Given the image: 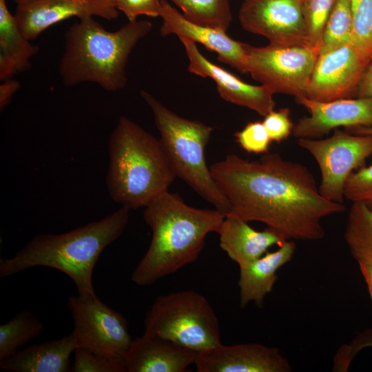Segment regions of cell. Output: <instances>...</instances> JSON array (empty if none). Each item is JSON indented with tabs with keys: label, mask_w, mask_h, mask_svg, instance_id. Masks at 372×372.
<instances>
[{
	"label": "cell",
	"mask_w": 372,
	"mask_h": 372,
	"mask_svg": "<svg viewBox=\"0 0 372 372\" xmlns=\"http://www.w3.org/2000/svg\"><path fill=\"white\" fill-rule=\"evenodd\" d=\"M197 355L169 340L144 333L132 340L125 358L126 372H184Z\"/></svg>",
	"instance_id": "cell-18"
},
{
	"label": "cell",
	"mask_w": 372,
	"mask_h": 372,
	"mask_svg": "<svg viewBox=\"0 0 372 372\" xmlns=\"http://www.w3.org/2000/svg\"><path fill=\"white\" fill-rule=\"evenodd\" d=\"M344 196L352 203H363L372 208V163L350 174L344 185Z\"/></svg>",
	"instance_id": "cell-30"
},
{
	"label": "cell",
	"mask_w": 372,
	"mask_h": 372,
	"mask_svg": "<svg viewBox=\"0 0 372 372\" xmlns=\"http://www.w3.org/2000/svg\"><path fill=\"white\" fill-rule=\"evenodd\" d=\"M262 123L271 141L276 143L287 139L292 134L294 127L290 118V111L286 107L272 110L264 116Z\"/></svg>",
	"instance_id": "cell-33"
},
{
	"label": "cell",
	"mask_w": 372,
	"mask_h": 372,
	"mask_svg": "<svg viewBox=\"0 0 372 372\" xmlns=\"http://www.w3.org/2000/svg\"><path fill=\"white\" fill-rule=\"evenodd\" d=\"M43 324L31 311L23 309L0 325V362L14 355L18 349L37 337Z\"/></svg>",
	"instance_id": "cell-23"
},
{
	"label": "cell",
	"mask_w": 372,
	"mask_h": 372,
	"mask_svg": "<svg viewBox=\"0 0 372 372\" xmlns=\"http://www.w3.org/2000/svg\"><path fill=\"white\" fill-rule=\"evenodd\" d=\"M235 136L240 146L249 153L265 154L271 142L262 121L247 123Z\"/></svg>",
	"instance_id": "cell-31"
},
{
	"label": "cell",
	"mask_w": 372,
	"mask_h": 372,
	"mask_svg": "<svg viewBox=\"0 0 372 372\" xmlns=\"http://www.w3.org/2000/svg\"><path fill=\"white\" fill-rule=\"evenodd\" d=\"M87 16L112 20L118 16V10L114 0H35L17 5L14 14L20 30L29 40L61 21Z\"/></svg>",
	"instance_id": "cell-16"
},
{
	"label": "cell",
	"mask_w": 372,
	"mask_h": 372,
	"mask_svg": "<svg viewBox=\"0 0 372 372\" xmlns=\"http://www.w3.org/2000/svg\"><path fill=\"white\" fill-rule=\"evenodd\" d=\"M77 347L125 362L132 340L125 318L105 304L96 295L78 294L68 298Z\"/></svg>",
	"instance_id": "cell-10"
},
{
	"label": "cell",
	"mask_w": 372,
	"mask_h": 372,
	"mask_svg": "<svg viewBox=\"0 0 372 372\" xmlns=\"http://www.w3.org/2000/svg\"><path fill=\"white\" fill-rule=\"evenodd\" d=\"M19 83L14 80L7 79L0 85V108L1 110L9 103L12 95L19 88Z\"/></svg>",
	"instance_id": "cell-37"
},
{
	"label": "cell",
	"mask_w": 372,
	"mask_h": 372,
	"mask_svg": "<svg viewBox=\"0 0 372 372\" xmlns=\"http://www.w3.org/2000/svg\"><path fill=\"white\" fill-rule=\"evenodd\" d=\"M144 333L198 353L221 343L218 319L207 299L193 290L158 296L145 313Z\"/></svg>",
	"instance_id": "cell-7"
},
{
	"label": "cell",
	"mask_w": 372,
	"mask_h": 372,
	"mask_svg": "<svg viewBox=\"0 0 372 372\" xmlns=\"http://www.w3.org/2000/svg\"><path fill=\"white\" fill-rule=\"evenodd\" d=\"M243 1H246V0H243Z\"/></svg>",
	"instance_id": "cell-40"
},
{
	"label": "cell",
	"mask_w": 372,
	"mask_h": 372,
	"mask_svg": "<svg viewBox=\"0 0 372 372\" xmlns=\"http://www.w3.org/2000/svg\"><path fill=\"white\" fill-rule=\"evenodd\" d=\"M141 96L153 113L159 141L176 176L226 216L229 203L213 178L205 157L213 127L178 116L146 91L141 90Z\"/></svg>",
	"instance_id": "cell-6"
},
{
	"label": "cell",
	"mask_w": 372,
	"mask_h": 372,
	"mask_svg": "<svg viewBox=\"0 0 372 372\" xmlns=\"http://www.w3.org/2000/svg\"><path fill=\"white\" fill-rule=\"evenodd\" d=\"M130 209L121 206L105 218L61 234H40L12 257L0 259V277L35 267L55 269L70 277L78 294L96 296L94 267L102 251L118 238L129 222Z\"/></svg>",
	"instance_id": "cell-3"
},
{
	"label": "cell",
	"mask_w": 372,
	"mask_h": 372,
	"mask_svg": "<svg viewBox=\"0 0 372 372\" xmlns=\"http://www.w3.org/2000/svg\"><path fill=\"white\" fill-rule=\"evenodd\" d=\"M114 3L130 21L136 20L139 16H160L161 0H115Z\"/></svg>",
	"instance_id": "cell-34"
},
{
	"label": "cell",
	"mask_w": 372,
	"mask_h": 372,
	"mask_svg": "<svg viewBox=\"0 0 372 372\" xmlns=\"http://www.w3.org/2000/svg\"><path fill=\"white\" fill-rule=\"evenodd\" d=\"M115 1V0H114Z\"/></svg>",
	"instance_id": "cell-41"
},
{
	"label": "cell",
	"mask_w": 372,
	"mask_h": 372,
	"mask_svg": "<svg viewBox=\"0 0 372 372\" xmlns=\"http://www.w3.org/2000/svg\"><path fill=\"white\" fill-rule=\"evenodd\" d=\"M356 97L372 98V53L358 83Z\"/></svg>",
	"instance_id": "cell-36"
},
{
	"label": "cell",
	"mask_w": 372,
	"mask_h": 372,
	"mask_svg": "<svg viewBox=\"0 0 372 372\" xmlns=\"http://www.w3.org/2000/svg\"><path fill=\"white\" fill-rule=\"evenodd\" d=\"M143 217L152 239L131 279L146 287L196 261L206 236L217 233L225 216L216 209L191 207L168 190L144 207Z\"/></svg>",
	"instance_id": "cell-2"
},
{
	"label": "cell",
	"mask_w": 372,
	"mask_h": 372,
	"mask_svg": "<svg viewBox=\"0 0 372 372\" xmlns=\"http://www.w3.org/2000/svg\"><path fill=\"white\" fill-rule=\"evenodd\" d=\"M371 54L351 42L320 53L304 96L318 101L355 98Z\"/></svg>",
	"instance_id": "cell-12"
},
{
	"label": "cell",
	"mask_w": 372,
	"mask_h": 372,
	"mask_svg": "<svg viewBox=\"0 0 372 372\" xmlns=\"http://www.w3.org/2000/svg\"><path fill=\"white\" fill-rule=\"evenodd\" d=\"M351 43L368 54L372 53V0H351Z\"/></svg>",
	"instance_id": "cell-27"
},
{
	"label": "cell",
	"mask_w": 372,
	"mask_h": 372,
	"mask_svg": "<svg viewBox=\"0 0 372 372\" xmlns=\"http://www.w3.org/2000/svg\"><path fill=\"white\" fill-rule=\"evenodd\" d=\"M107 147L108 193L130 210L145 207L176 178L159 139L125 116L118 119Z\"/></svg>",
	"instance_id": "cell-5"
},
{
	"label": "cell",
	"mask_w": 372,
	"mask_h": 372,
	"mask_svg": "<svg viewBox=\"0 0 372 372\" xmlns=\"http://www.w3.org/2000/svg\"><path fill=\"white\" fill-rule=\"evenodd\" d=\"M298 144L314 158L320 170L319 191L325 198L344 203V189L350 174L365 165L372 155V135L335 129L325 138H301Z\"/></svg>",
	"instance_id": "cell-9"
},
{
	"label": "cell",
	"mask_w": 372,
	"mask_h": 372,
	"mask_svg": "<svg viewBox=\"0 0 372 372\" xmlns=\"http://www.w3.org/2000/svg\"><path fill=\"white\" fill-rule=\"evenodd\" d=\"M77 347L74 335L32 344L0 362V369L12 372L70 371V357Z\"/></svg>",
	"instance_id": "cell-21"
},
{
	"label": "cell",
	"mask_w": 372,
	"mask_h": 372,
	"mask_svg": "<svg viewBox=\"0 0 372 372\" xmlns=\"http://www.w3.org/2000/svg\"><path fill=\"white\" fill-rule=\"evenodd\" d=\"M296 247L293 240H286L276 251H267L259 258L239 266L238 285L241 308L251 302L258 307L263 306L265 297L271 292L278 279L277 271L291 260Z\"/></svg>",
	"instance_id": "cell-20"
},
{
	"label": "cell",
	"mask_w": 372,
	"mask_h": 372,
	"mask_svg": "<svg viewBox=\"0 0 372 372\" xmlns=\"http://www.w3.org/2000/svg\"><path fill=\"white\" fill-rule=\"evenodd\" d=\"M344 236L352 256L363 252L372 254V208L353 203Z\"/></svg>",
	"instance_id": "cell-25"
},
{
	"label": "cell",
	"mask_w": 372,
	"mask_h": 372,
	"mask_svg": "<svg viewBox=\"0 0 372 372\" xmlns=\"http://www.w3.org/2000/svg\"><path fill=\"white\" fill-rule=\"evenodd\" d=\"M337 0H302V9L310 45L319 48L328 17Z\"/></svg>",
	"instance_id": "cell-28"
},
{
	"label": "cell",
	"mask_w": 372,
	"mask_h": 372,
	"mask_svg": "<svg viewBox=\"0 0 372 372\" xmlns=\"http://www.w3.org/2000/svg\"><path fill=\"white\" fill-rule=\"evenodd\" d=\"M20 30L14 15L8 10L6 0H0V78L9 79L17 72L30 66L37 47L30 43Z\"/></svg>",
	"instance_id": "cell-22"
},
{
	"label": "cell",
	"mask_w": 372,
	"mask_h": 372,
	"mask_svg": "<svg viewBox=\"0 0 372 372\" xmlns=\"http://www.w3.org/2000/svg\"><path fill=\"white\" fill-rule=\"evenodd\" d=\"M247 73L273 94L305 96L319 48L310 45L255 47L244 43Z\"/></svg>",
	"instance_id": "cell-8"
},
{
	"label": "cell",
	"mask_w": 372,
	"mask_h": 372,
	"mask_svg": "<svg viewBox=\"0 0 372 372\" xmlns=\"http://www.w3.org/2000/svg\"><path fill=\"white\" fill-rule=\"evenodd\" d=\"M358 263L360 271L367 285L369 293L372 300V254L359 253L353 256Z\"/></svg>",
	"instance_id": "cell-35"
},
{
	"label": "cell",
	"mask_w": 372,
	"mask_h": 372,
	"mask_svg": "<svg viewBox=\"0 0 372 372\" xmlns=\"http://www.w3.org/2000/svg\"><path fill=\"white\" fill-rule=\"evenodd\" d=\"M14 1L17 3V5H19V4H23V3L31 2L35 0H14Z\"/></svg>",
	"instance_id": "cell-39"
},
{
	"label": "cell",
	"mask_w": 372,
	"mask_h": 372,
	"mask_svg": "<svg viewBox=\"0 0 372 372\" xmlns=\"http://www.w3.org/2000/svg\"><path fill=\"white\" fill-rule=\"evenodd\" d=\"M189 21L227 31L232 21L229 0H169Z\"/></svg>",
	"instance_id": "cell-24"
},
{
	"label": "cell",
	"mask_w": 372,
	"mask_h": 372,
	"mask_svg": "<svg viewBox=\"0 0 372 372\" xmlns=\"http://www.w3.org/2000/svg\"><path fill=\"white\" fill-rule=\"evenodd\" d=\"M352 30L351 0H337L327 21L319 54L351 43Z\"/></svg>",
	"instance_id": "cell-26"
},
{
	"label": "cell",
	"mask_w": 372,
	"mask_h": 372,
	"mask_svg": "<svg viewBox=\"0 0 372 372\" xmlns=\"http://www.w3.org/2000/svg\"><path fill=\"white\" fill-rule=\"evenodd\" d=\"M189 60L188 71L213 79L218 93L225 101L254 111L265 116L274 110L273 93L267 86L249 84L225 68L208 60L199 51L196 43L180 39Z\"/></svg>",
	"instance_id": "cell-14"
},
{
	"label": "cell",
	"mask_w": 372,
	"mask_h": 372,
	"mask_svg": "<svg viewBox=\"0 0 372 372\" xmlns=\"http://www.w3.org/2000/svg\"><path fill=\"white\" fill-rule=\"evenodd\" d=\"M217 233L220 248L238 266L259 258L271 247H279L287 240L269 227L258 231L247 221L231 216L225 217Z\"/></svg>",
	"instance_id": "cell-19"
},
{
	"label": "cell",
	"mask_w": 372,
	"mask_h": 372,
	"mask_svg": "<svg viewBox=\"0 0 372 372\" xmlns=\"http://www.w3.org/2000/svg\"><path fill=\"white\" fill-rule=\"evenodd\" d=\"M198 372H291L287 360L274 347L259 343L223 345L198 353Z\"/></svg>",
	"instance_id": "cell-15"
},
{
	"label": "cell",
	"mask_w": 372,
	"mask_h": 372,
	"mask_svg": "<svg viewBox=\"0 0 372 372\" xmlns=\"http://www.w3.org/2000/svg\"><path fill=\"white\" fill-rule=\"evenodd\" d=\"M147 20L128 21L116 31L105 30L93 17L80 19L65 34L59 72L64 83H97L110 92L123 89L126 65L138 42L151 31Z\"/></svg>",
	"instance_id": "cell-4"
},
{
	"label": "cell",
	"mask_w": 372,
	"mask_h": 372,
	"mask_svg": "<svg viewBox=\"0 0 372 372\" xmlns=\"http://www.w3.org/2000/svg\"><path fill=\"white\" fill-rule=\"evenodd\" d=\"M296 101L309 113L294 125L292 134L298 139L318 138L340 127H372V98L318 101L302 96Z\"/></svg>",
	"instance_id": "cell-13"
},
{
	"label": "cell",
	"mask_w": 372,
	"mask_h": 372,
	"mask_svg": "<svg viewBox=\"0 0 372 372\" xmlns=\"http://www.w3.org/2000/svg\"><path fill=\"white\" fill-rule=\"evenodd\" d=\"M159 17L163 21L160 29L162 37L175 34L179 39L200 43L216 53L220 62L247 74L244 43L233 39L226 31L189 21L167 0H161Z\"/></svg>",
	"instance_id": "cell-17"
},
{
	"label": "cell",
	"mask_w": 372,
	"mask_h": 372,
	"mask_svg": "<svg viewBox=\"0 0 372 372\" xmlns=\"http://www.w3.org/2000/svg\"><path fill=\"white\" fill-rule=\"evenodd\" d=\"M346 130L353 134L372 135V127H359Z\"/></svg>",
	"instance_id": "cell-38"
},
{
	"label": "cell",
	"mask_w": 372,
	"mask_h": 372,
	"mask_svg": "<svg viewBox=\"0 0 372 372\" xmlns=\"http://www.w3.org/2000/svg\"><path fill=\"white\" fill-rule=\"evenodd\" d=\"M367 347H372V329L359 333L350 343L342 344L337 350L333 359V371H347L355 356Z\"/></svg>",
	"instance_id": "cell-32"
},
{
	"label": "cell",
	"mask_w": 372,
	"mask_h": 372,
	"mask_svg": "<svg viewBox=\"0 0 372 372\" xmlns=\"http://www.w3.org/2000/svg\"><path fill=\"white\" fill-rule=\"evenodd\" d=\"M209 169L229 203L225 216L263 223L287 240L322 239V220L346 208L321 195L305 165L278 153L267 152L258 161L229 154Z\"/></svg>",
	"instance_id": "cell-1"
},
{
	"label": "cell",
	"mask_w": 372,
	"mask_h": 372,
	"mask_svg": "<svg viewBox=\"0 0 372 372\" xmlns=\"http://www.w3.org/2000/svg\"><path fill=\"white\" fill-rule=\"evenodd\" d=\"M72 372H126L125 362L112 360L88 349L76 347Z\"/></svg>",
	"instance_id": "cell-29"
},
{
	"label": "cell",
	"mask_w": 372,
	"mask_h": 372,
	"mask_svg": "<svg viewBox=\"0 0 372 372\" xmlns=\"http://www.w3.org/2000/svg\"><path fill=\"white\" fill-rule=\"evenodd\" d=\"M243 1L239 10L238 19L245 30L262 36L273 45H310L303 14L302 0Z\"/></svg>",
	"instance_id": "cell-11"
}]
</instances>
